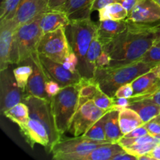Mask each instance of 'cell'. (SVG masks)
Returning a JSON list of instances; mask_svg holds the SVG:
<instances>
[{"label":"cell","instance_id":"10","mask_svg":"<svg viewBox=\"0 0 160 160\" xmlns=\"http://www.w3.org/2000/svg\"><path fill=\"white\" fill-rule=\"evenodd\" d=\"M23 92L10 67L0 70V109L2 113L22 102Z\"/></svg>","mask_w":160,"mask_h":160},{"label":"cell","instance_id":"1","mask_svg":"<svg viewBox=\"0 0 160 160\" xmlns=\"http://www.w3.org/2000/svg\"><path fill=\"white\" fill-rule=\"evenodd\" d=\"M160 31H141L128 26L125 31L103 46L111 57L106 68H117L141 61L145 53L157 42Z\"/></svg>","mask_w":160,"mask_h":160},{"label":"cell","instance_id":"43","mask_svg":"<svg viewBox=\"0 0 160 160\" xmlns=\"http://www.w3.org/2000/svg\"><path fill=\"white\" fill-rule=\"evenodd\" d=\"M120 1V0H95L93 4H92V11H98L100 9H102L104 6H107V5L111 4V3L119 2Z\"/></svg>","mask_w":160,"mask_h":160},{"label":"cell","instance_id":"31","mask_svg":"<svg viewBox=\"0 0 160 160\" xmlns=\"http://www.w3.org/2000/svg\"><path fill=\"white\" fill-rule=\"evenodd\" d=\"M20 1L21 0H2L1 5L0 20L12 19L15 15Z\"/></svg>","mask_w":160,"mask_h":160},{"label":"cell","instance_id":"4","mask_svg":"<svg viewBox=\"0 0 160 160\" xmlns=\"http://www.w3.org/2000/svg\"><path fill=\"white\" fill-rule=\"evenodd\" d=\"M98 24L91 17L70 20L66 27V34L71 49L78 58V70L82 78H87L85 56L92 40L95 37Z\"/></svg>","mask_w":160,"mask_h":160},{"label":"cell","instance_id":"48","mask_svg":"<svg viewBox=\"0 0 160 160\" xmlns=\"http://www.w3.org/2000/svg\"><path fill=\"white\" fill-rule=\"evenodd\" d=\"M48 0H38V12L39 14H42L47 12V5Z\"/></svg>","mask_w":160,"mask_h":160},{"label":"cell","instance_id":"22","mask_svg":"<svg viewBox=\"0 0 160 160\" xmlns=\"http://www.w3.org/2000/svg\"><path fill=\"white\" fill-rule=\"evenodd\" d=\"M126 152L118 143H106L89 152L84 160H112L118 154Z\"/></svg>","mask_w":160,"mask_h":160},{"label":"cell","instance_id":"25","mask_svg":"<svg viewBox=\"0 0 160 160\" xmlns=\"http://www.w3.org/2000/svg\"><path fill=\"white\" fill-rule=\"evenodd\" d=\"M103 51V46L98 37L95 35L89 46L85 56L87 78H93L95 70L97 68V61Z\"/></svg>","mask_w":160,"mask_h":160},{"label":"cell","instance_id":"19","mask_svg":"<svg viewBox=\"0 0 160 160\" xmlns=\"http://www.w3.org/2000/svg\"><path fill=\"white\" fill-rule=\"evenodd\" d=\"M38 14V0H21L15 15L12 18L14 31L34 19Z\"/></svg>","mask_w":160,"mask_h":160},{"label":"cell","instance_id":"33","mask_svg":"<svg viewBox=\"0 0 160 160\" xmlns=\"http://www.w3.org/2000/svg\"><path fill=\"white\" fill-rule=\"evenodd\" d=\"M156 145H157L156 142H152V143L142 144V145H130L123 148L127 152L136 156L138 159L139 156L149 153L156 146Z\"/></svg>","mask_w":160,"mask_h":160},{"label":"cell","instance_id":"2","mask_svg":"<svg viewBox=\"0 0 160 160\" xmlns=\"http://www.w3.org/2000/svg\"><path fill=\"white\" fill-rule=\"evenodd\" d=\"M158 65L154 62L138 61L117 68H97L93 78L105 93L110 97H114L119 88L131 83Z\"/></svg>","mask_w":160,"mask_h":160},{"label":"cell","instance_id":"6","mask_svg":"<svg viewBox=\"0 0 160 160\" xmlns=\"http://www.w3.org/2000/svg\"><path fill=\"white\" fill-rule=\"evenodd\" d=\"M108 142H100L84 135L73 138H62L52 145L49 153L56 160H84L86 155Z\"/></svg>","mask_w":160,"mask_h":160},{"label":"cell","instance_id":"15","mask_svg":"<svg viewBox=\"0 0 160 160\" xmlns=\"http://www.w3.org/2000/svg\"><path fill=\"white\" fill-rule=\"evenodd\" d=\"M20 131L30 146L33 148L35 144H38L45 147L48 152L50 147L48 133L46 128L38 120L30 118L26 125L20 128Z\"/></svg>","mask_w":160,"mask_h":160},{"label":"cell","instance_id":"3","mask_svg":"<svg viewBox=\"0 0 160 160\" xmlns=\"http://www.w3.org/2000/svg\"><path fill=\"white\" fill-rule=\"evenodd\" d=\"M41 17L42 14H38L14 31L11 64L25 63L37 52L38 45L43 35L40 27Z\"/></svg>","mask_w":160,"mask_h":160},{"label":"cell","instance_id":"13","mask_svg":"<svg viewBox=\"0 0 160 160\" xmlns=\"http://www.w3.org/2000/svg\"><path fill=\"white\" fill-rule=\"evenodd\" d=\"M31 61L33 66V73L28 80L27 87L23 94L51 100L45 92V83L49 79L46 76L39 62L38 52L34 53L31 56Z\"/></svg>","mask_w":160,"mask_h":160},{"label":"cell","instance_id":"44","mask_svg":"<svg viewBox=\"0 0 160 160\" xmlns=\"http://www.w3.org/2000/svg\"><path fill=\"white\" fill-rule=\"evenodd\" d=\"M142 0H120L119 2L121 3L122 6L127 9L128 12V15H129L130 12L133 10L134 7L138 4Z\"/></svg>","mask_w":160,"mask_h":160},{"label":"cell","instance_id":"28","mask_svg":"<svg viewBox=\"0 0 160 160\" xmlns=\"http://www.w3.org/2000/svg\"><path fill=\"white\" fill-rule=\"evenodd\" d=\"M98 84L94 78H81L80 81V90H79V107L84 102L88 100L92 99L94 95L98 91Z\"/></svg>","mask_w":160,"mask_h":160},{"label":"cell","instance_id":"14","mask_svg":"<svg viewBox=\"0 0 160 160\" xmlns=\"http://www.w3.org/2000/svg\"><path fill=\"white\" fill-rule=\"evenodd\" d=\"M134 94L129 98L130 102L145 98H151L160 90V78L152 70L141 75L131 82Z\"/></svg>","mask_w":160,"mask_h":160},{"label":"cell","instance_id":"41","mask_svg":"<svg viewBox=\"0 0 160 160\" xmlns=\"http://www.w3.org/2000/svg\"><path fill=\"white\" fill-rule=\"evenodd\" d=\"M111 62V57L109 53L103 50L97 61V68H106ZM96 68V69H97Z\"/></svg>","mask_w":160,"mask_h":160},{"label":"cell","instance_id":"42","mask_svg":"<svg viewBox=\"0 0 160 160\" xmlns=\"http://www.w3.org/2000/svg\"><path fill=\"white\" fill-rule=\"evenodd\" d=\"M145 134H148V131L145 129V127L142 126L130 131L128 134H124L123 137L126 138H136L141 137V136L145 135Z\"/></svg>","mask_w":160,"mask_h":160},{"label":"cell","instance_id":"51","mask_svg":"<svg viewBox=\"0 0 160 160\" xmlns=\"http://www.w3.org/2000/svg\"><path fill=\"white\" fill-rule=\"evenodd\" d=\"M152 70V71L160 78V64L156 66V67H155V68H153Z\"/></svg>","mask_w":160,"mask_h":160},{"label":"cell","instance_id":"39","mask_svg":"<svg viewBox=\"0 0 160 160\" xmlns=\"http://www.w3.org/2000/svg\"><path fill=\"white\" fill-rule=\"evenodd\" d=\"M61 88H62V87L57 82L52 81V80H48L45 83V92H46L47 95H48L50 99L53 96H55L56 94L59 93Z\"/></svg>","mask_w":160,"mask_h":160},{"label":"cell","instance_id":"32","mask_svg":"<svg viewBox=\"0 0 160 160\" xmlns=\"http://www.w3.org/2000/svg\"><path fill=\"white\" fill-rule=\"evenodd\" d=\"M92 100L100 109L106 111L111 110V108L112 106V97H110L107 94L105 93L100 88H98V91L92 98Z\"/></svg>","mask_w":160,"mask_h":160},{"label":"cell","instance_id":"8","mask_svg":"<svg viewBox=\"0 0 160 160\" xmlns=\"http://www.w3.org/2000/svg\"><path fill=\"white\" fill-rule=\"evenodd\" d=\"M71 52V47L66 34V28H60L44 34L37 48L38 54L44 55L59 63H62Z\"/></svg>","mask_w":160,"mask_h":160},{"label":"cell","instance_id":"38","mask_svg":"<svg viewBox=\"0 0 160 160\" xmlns=\"http://www.w3.org/2000/svg\"><path fill=\"white\" fill-rule=\"evenodd\" d=\"M133 94H134V89H133L132 84L131 83H129V84H124L119 88L116 92L114 96L117 98H129L132 97Z\"/></svg>","mask_w":160,"mask_h":160},{"label":"cell","instance_id":"37","mask_svg":"<svg viewBox=\"0 0 160 160\" xmlns=\"http://www.w3.org/2000/svg\"><path fill=\"white\" fill-rule=\"evenodd\" d=\"M143 126L145 127V129L148 131V134L150 135L156 137L160 134V122L156 117L145 123Z\"/></svg>","mask_w":160,"mask_h":160},{"label":"cell","instance_id":"40","mask_svg":"<svg viewBox=\"0 0 160 160\" xmlns=\"http://www.w3.org/2000/svg\"><path fill=\"white\" fill-rule=\"evenodd\" d=\"M131 104L129 98H117V97H112V106L111 109H115V110L120 111L121 109H124L129 106Z\"/></svg>","mask_w":160,"mask_h":160},{"label":"cell","instance_id":"36","mask_svg":"<svg viewBox=\"0 0 160 160\" xmlns=\"http://www.w3.org/2000/svg\"><path fill=\"white\" fill-rule=\"evenodd\" d=\"M79 61L77 55L73 51L66 57L65 60L62 62V65L67 70H70L71 72H78V67ZM79 73V72H78Z\"/></svg>","mask_w":160,"mask_h":160},{"label":"cell","instance_id":"18","mask_svg":"<svg viewBox=\"0 0 160 160\" xmlns=\"http://www.w3.org/2000/svg\"><path fill=\"white\" fill-rule=\"evenodd\" d=\"M92 4V0H68L56 10L65 12L70 20L84 19L91 17Z\"/></svg>","mask_w":160,"mask_h":160},{"label":"cell","instance_id":"12","mask_svg":"<svg viewBox=\"0 0 160 160\" xmlns=\"http://www.w3.org/2000/svg\"><path fill=\"white\" fill-rule=\"evenodd\" d=\"M126 20L141 24L160 22V5L156 0H142L130 12Z\"/></svg>","mask_w":160,"mask_h":160},{"label":"cell","instance_id":"7","mask_svg":"<svg viewBox=\"0 0 160 160\" xmlns=\"http://www.w3.org/2000/svg\"><path fill=\"white\" fill-rule=\"evenodd\" d=\"M22 102L29 108L30 118L35 119L42 123L46 128L50 140V148L56 142L60 140L62 136L59 134L55 124L54 117L51 107V101L30 95H23Z\"/></svg>","mask_w":160,"mask_h":160},{"label":"cell","instance_id":"20","mask_svg":"<svg viewBox=\"0 0 160 160\" xmlns=\"http://www.w3.org/2000/svg\"><path fill=\"white\" fill-rule=\"evenodd\" d=\"M70 21L65 12L59 10H50L42 14L40 27L44 34L60 28H66Z\"/></svg>","mask_w":160,"mask_h":160},{"label":"cell","instance_id":"34","mask_svg":"<svg viewBox=\"0 0 160 160\" xmlns=\"http://www.w3.org/2000/svg\"><path fill=\"white\" fill-rule=\"evenodd\" d=\"M152 142H156V138L150 134H145V135L141 136V137L136 138H126L122 137L119 140L118 144L121 145L123 148L130 146L133 145H142V144L152 143Z\"/></svg>","mask_w":160,"mask_h":160},{"label":"cell","instance_id":"11","mask_svg":"<svg viewBox=\"0 0 160 160\" xmlns=\"http://www.w3.org/2000/svg\"><path fill=\"white\" fill-rule=\"evenodd\" d=\"M38 57L48 79L57 82L62 88L78 84L81 81L82 77L78 72L67 70L62 63L55 62L44 55L38 53Z\"/></svg>","mask_w":160,"mask_h":160},{"label":"cell","instance_id":"21","mask_svg":"<svg viewBox=\"0 0 160 160\" xmlns=\"http://www.w3.org/2000/svg\"><path fill=\"white\" fill-rule=\"evenodd\" d=\"M128 108L134 109L140 116L145 123L160 114V106L156 104L151 98H145L132 102Z\"/></svg>","mask_w":160,"mask_h":160},{"label":"cell","instance_id":"24","mask_svg":"<svg viewBox=\"0 0 160 160\" xmlns=\"http://www.w3.org/2000/svg\"><path fill=\"white\" fill-rule=\"evenodd\" d=\"M119 123L123 135L145 124L140 116L131 108H124L119 112Z\"/></svg>","mask_w":160,"mask_h":160},{"label":"cell","instance_id":"9","mask_svg":"<svg viewBox=\"0 0 160 160\" xmlns=\"http://www.w3.org/2000/svg\"><path fill=\"white\" fill-rule=\"evenodd\" d=\"M107 112L98 108L92 99L88 100L78 107L68 131L75 137L84 135L88 130Z\"/></svg>","mask_w":160,"mask_h":160},{"label":"cell","instance_id":"45","mask_svg":"<svg viewBox=\"0 0 160 160\" xmlns=\"http://www.w3.org/2000/svg\"><path fill=\"white\" fill-rule=\"evenodd\" d=\"M68 0H48L47 5V11L56 10L58 8L65 4Z\"/></svg>","mask_w":160,"mask_h":160},{"label":"cell","instance_id":"46","mask_svg":"<svg viewBox=\"0 0 160 160\" xmlns=\"http://www.w3.org/2000/svg\"><path fill=\"white\" fill-rule=\"evenodd\" d=\"M138 160L137 157L133 155L130 154V153L127 152H124L121 153V154H118L117 156H114L112 158V160Z\"/></svg>","mask_w":160,"mask_h":160},{"label":"cell","instance_id":"53","mask_svg":"<svg viewBox=\"0 0 160 160\" xmlns=\"http://www.w3.org/2000/svg\"><path fill=\"white\" fill-rule=\"evenodd\" d=\"M156 2H158V3H159V4L160 5V0H156Z\"/></svg>","mask_w":160,"mask_h":160},{"label":"cell","instance_id":"26","mask_svg":"<svg viewBox=\"0 0 160 160\" xmlns=\"http://www.w3.org/2000/svg\"><path fill=\"white\" fill-rule=\"evenodd\" d=\"M128 11L120 2L111 3L98 10L99 21L106 20H124L128 18Z\"/></svg>","mask_w":160,"mask_h":160},{"label":"cell","instance_id":"5","mask_svg":"<svg viewBox=\"0 0 160 160\" xmlns=\"http://www.w3.org/2000/svg\"><path fill=\"white\" fill-rule=\"evenodd\" d=\"M80 82L61 88L51 98V107L56 129L61 136L68 131L79 106Z\"/></svg>","mask_w":160,"mask_h":160},{"label":"cell","instance_id":"47","mask_svg":"<svg viewBox=\"0 0 160 160\" xmlns=\"http://www.w3.org/2000/svg\"><path fill=\"white\" fill-rule=\"evenodd\" d=\"M148 154L152 156L153 160H160V144H157Z\"/></svg>","mask_w":160,"mask_h":160},{"label":"cell","instance_id":"27","mask_svg":"<svg viewBox=\"0 0 160 160\" xmlns=\"http://www.w3.org/2000/svg\"><path fill=\"white\" fill-rule=\"evenodd\" d=\"M4 115L11 121L17 123L19 128H22L27 124L30 119L29 108L24 102H21L8 109L5 112Z\"/></svg>","mask_w":160,"mask_h":160},{"label":"cell","instance_id":"17","mask_svg":"<svg viewBox=\"0 0 160 160\" xmlns=\"http://www.w3.org/2000/svg\"><path fill=\"white\" fill-rule=\"evenodd\" d=\"M128 28L126 19L120 20H106L98 23L96 36L102 46L109 44L117 36L125 31Z\"/></svg>","mask_w":160,"mask_h":160},{"label":"cell","instance_id":"50","mask_svg":"<svg viewBox=\"0 0 160 160\" xmlns=\"http://www.w3.org/2000/svg\"><path fill=\"white\" fill-rule=\"evenodd\" d=\"M138 160H153L152 156L149 154H145L143 156H141L138 158Z\"/></svg>","mask_w":160,"mask_h":160},{"label":"cell","instance_id":"30","mask_svg":"<svg viewBox=\"0 0 160 160\" xmlns=\"http://www.w3.org/2000/svg\"><path fill=\"white\" fill-rule=\"evenodd\" d=\"M106 114H107V112L103 117H102L99 120H97L88 130V131L84 134V136L95 141L107 142L106 137V131H105V123H106Z\"/></svg>","mask_w":160,"mask_h":160},{"label":"cell","instance_id":"35","mask_svg":"<svg viewBox=\"0 0 160 160\" xmlns=\"http://www.w3.org/2000/svg\"><path fill=\"white\" fill-rule=\"evenodd\" d=\"M141 61L160 64V43L156 42L142 56Z\"/></svg>","mask_w":160,"mask_h":160},{"label":"cell","instance_id":"23","mask_svg":"<svg viewBox=\"0 0 160 160\" xmlns=\"http://www.w3.org/2000/svg\"><path fill=\"white\" fill-rule=\"evenodd\" d=\"M119 112L120 111L111 109L106 114L105 131L106 140L109 143H118L119 140L123 136L119 123Z\"/></svg>","mask_w":160,"mask_h":160},{"label":"cell","instance_id":"54","mask_svg":"<svg viewBox=\"0 0 160 160\" xmlns=\"http://www.w3.org/2000/svg\"><path fill=\"white\" fill-rule=\"evenodd\" d=\"M157 42H159V43H160V38H159V40L157 41Z\"/></svg>","mask_w":160,"mask_h":160},{"label":"cell","instance_id":"52","mask_svg":"<svg viewBox=\"0 0 160 160\" xmlns=\"http://www.w3.org/2000/svg\"><path fill=\"white\" fill-rule=\"evenodd\" d=\"M156 118H157L158 120H159V121L160 122V114H159V116H157V117H156Z\"/></svg>","mask_w":160,"mask_h":160},{"label":"cell","instance_id":"29","mask_svg":"<svg viewBox=\"0 0 160 160\" xmlns=\"http://www.w3.org/2000/svg\"><path fill=\"white\" fill-rule=\"evenodd\" d=\"M28 63L24 65L20 66L13 70L14 76L18 86L21 89L23 93L24 92L25 88L28 84V80L33 73V66L31 63V59L28 61Z\"/></svg>","mask_w":160,"mask_h":160},{"label":"cell","instance_id":"16","mask_svg":"<svg viewBox=\"0 0 160 160\" xmlns=\"http://www.w3.org/2000/svg\"><path fill=\"white\" fill-rule=\"evenodd\" d=\"M13 34L12 19L0 20V70H5L11 64Z\"/></svg>","mask_w":160,"mask_h":160},{"label":"cell","instance_id":"49","mask_svg":"<svg viewBox=\"0 0 160 160\" xmlns=\"http://www.w3.org/2000/svg\"><path fill=\"white\" fill-rule=\"evenodd\" d=\"M151 98L156 103V104L160 106V90L159 92H156V93H155L154 95L151 97Z\"/></svg>","mask_w":160,"mask_h":160}]
</instances>
